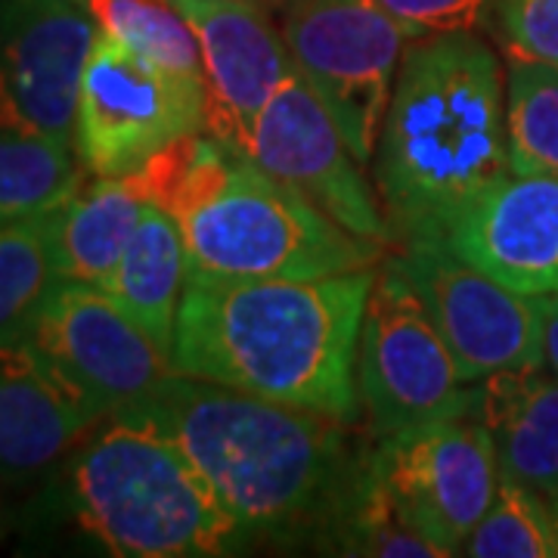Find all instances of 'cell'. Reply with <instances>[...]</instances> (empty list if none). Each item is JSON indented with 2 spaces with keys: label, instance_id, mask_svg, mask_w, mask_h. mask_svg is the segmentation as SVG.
Returning <instances> with one entry per match:
<instances>
[{
  "label": "cell",
  "instance_id": "cell-1",
  "mask_svg": "<svg viewBox=\"0 0 558 558\" xmlns=\"http://www.w3.org/2000/svg\"><path fill=\"white\" fill-rule=\"evenodd\" d=\"M143 407L186 450L242 537L332 553L373 469L357 422L174 373Z\"/></svg>",
  "mask_w": 558,
  "mask_h": 558
},
{
  "label": "cell",
  "instance_id": "cell-30",
  "mask_svg": "<svg viewBox=\"0 0 558 558\" xmlns=\"http://www.w3.org/2000/svg\"><path fill=\"white\" fill-rule=\"evenodd\" d=\"M258 3H264V7H270V10H279V7H282L286 0H258Z\"/></svg>",
  "mask_w": 558,
  "mask_h": 558
},
{
  "label": "cell",
  "instance_id": "cell-22",
  "mask_svg": "<svg viewBox=\"0 0 558 558\" xmlns=\"http://www.w3.org/2000/svg\"><path fill=\"white\" fill-rule=\"evenodd\" d=\"M102 35L171 78L202 87L199 40L171 0H81ZM205 94V90H202Z\"/></svg>",
  "mask_w": 558,
  "mask_h": 558
},
{
  "label": "cell",
  "instance_id": "cell-3",
  "mask_svg": "<svg viewBox=\"0 0 558 558\" xmlns=\"http://www.w3.org/2000/svg\"><path fill=\"white\" fill-rule=\"evenodd\" d=\"M369 168L398 245L444 236L459 208L509 174L497 50L475 32L410 40Z\"/></svg>",
  "mask_w": 558,
  "mask_h": 558
},
{
  "label": "cell",
  "instance_id": "cell-4",
  "mask_svg": "<svg viewBox=\"0 0 558 558\" xmlns=\"http://www.w3.org/2000/svg\"><path fill=\"white\" fill-rule=\"evenodd\" d=\"M131 178L178 220L186 277L314 279L376 267L379 242L360 240L295 186L211 134H186Z\"/></svg>",
  "mask_w": 558,
  "mask_h": 558
},
{
  "label": "cell",
  "instance_id": "cell-20",
  "mask_svg": "<svg viewBox=\"0 0 558 558\" xmlns=\"http://www.w3.org/2000/svg\"><path fill=\"white\" fill-rule=\"evenodd\" d=\"M75 140L0 131V227L57 208L78 190Z\"/></svg>",
  "mask_w": 558,
  "mask_h": 558
},
{
  "label": "cell",
  "instance_id": "cell-26",
  "mask_svg": "<svg viewBox=\"0 0 558 558\" xmlns=\"http://www.w3.org/2000/svg\"><path fill=\"white\" fill-rule=\"evenodd\" d=\"M410 38L478 32L497 16L499 0H379Z\"/></svg>",
  "mask_w": 558,
  "mask_h": 558
},
{
  "label": "cell",
  "instance_id": "cell-15",
  "mask_svg": "<svg viewBox=\"0 0 558 558\" xmlns=\"http://www.w3.org/2000/svg\"><path fill=\"white\" fill-rule=\"evenodd\" d=\"M440 240L521 295L558 292V178L502 174L459 208Z\"/></svg>",
  "mask_w": 558,
  "mask_h": 558
},
{
  "label": "cell",
  "instance_id": "cell-17",
  "mask_svg": "<svg viewBox=\"0 0 558 558\" xmlns=\"http://www.w3.org/2000/svg\"><path fill=\"white\" fill-rule=\"evenodd\" d=\"M475 416L497 447L499 475L558 494V376L546 366L509 369L475 381Z\"/></svg>",
  "mask_w": 558,
  "mask_h": 558
},
{
  "label": "cell",
  "instance_id": "cell-12",
  "mask_svg": "<svg viewBox=\"0 0 558 558\" xmlns=\"http://www.w3.org/2000/svg\"><path fill=\"white\" fill-rule=\"evenodd\" d=\"M28 341L102 416L149 400L178 373L174 360L90 282L60 279Z\"/></svg>",
  "mask_w": 558,
  "mask_h": 558
},
{
  "label": "cell",
  "instance_id": "cell-10",
  "mask_svg": "<svg viewBox=\"0 0 558 558\" xmlns=\"http://www.w3.org/2000/svg\"><path fill=\"white\" fill-rule=\"evenodd\" d=\"M400 270L425 301L469 385L543 366L539 295H521L462 260L440 236L398 245Z\"/></svg>",
  "mask_w": 558,
  "mask_h": 558
},
{
  "label": "cell",
  "instance_id": "cell-23",
  "mask_svg": "<svg viewBox=\"0 0 558 558\" xmlns=\"http://www.w3.org/2000/svg\"><path fill=\"white\" fill-rule=\"evenodd\" d=\"M506 137L512 174L558 178V65L509 57Z\"/></svg>",
  "mask_w": 558,
  "mask_h": 558
},
{
  "label": "cell",
  "instance_id": "cell-14",
  "mask_svg": "<svg viewBox=\"0 0 558 558\" xmlns=\"http://www.w3.org/2000/svg\"><path fill=\"white\" fill-rule=\"evenodd\" d=\"M100 25L81 0H28L0 50V131L75 140L81 81Z\"/></svg>",
  "mask_w": 558,
  "mask_h": 558
},
{
  "label": "cell",
  "instance_id": "cell-8",
  "mask_svg": "<svg viewBox=\"0 0 558 558\" xmlns=\"http://www.w3.org/2000/svg\"><path fill=\"white\" fill-rule=\"evenodd\" d=\"M205 131V94L171 78L119 40L97 35L84 65L75 149L100 178H128L165 146Z\"/></svg>",
  "mask_w": 558,
  "mask_h": 558
},
{
  "label": "cell",
  "instance_id": "cell-7",
  "mask_svg": "<svg viewBox=\"0 0 558 558\" xmlns=\"http://www.w3.org/2000/svg\"><path fill=\"white\" fill-rule=\"evenodd\" d=\"M279 28L295 72L363 165L376 156L410 35L379 0H286Z\"/></svg>",
  "mask_w": 558,
  "mask_h": 558
},
{
  "label": "cell",
  "instance_id": "cell-19",
  "mask_svg": "<svg viewBox=\"0 0 558 558\" xmlns=\"http://www.w3.org/2000/svg\"><path fill=\"white\" fill-rule=\"evenodd\" d=\"M146 196L137 180L100 178L81 180L78 190L50 211L53 258L60 279L106 286L128 242L137 230Z\"/></svg>",
  "mask_w": 558,
  "mask_h": 558
},
{
  "label": "cell",
  "instance_id": "cell-25",
  "mask_svg": "<svg viewBox=\"0 0 558 558\" xmlns=\"http://www.w3.org/2000/svg\"><path fill=\"white\" fill-rule=\"evenodd\" d=\"M494 20L509 57L558 65V0H499Z\"/></svg>",
  "mask_w": 558,
  "mask_h": 558
},
{
  "label": "cell",
  "instance_id": "cell-18",
  "mask_svg": "<svg viewBox=\"0 0 558 558\" xmlns=\"http://www.w3.org/2000/svg\"><path fill=\"white\" fill-rule=\"evenodd\" d=\"M186 274L190 267L178 220L146 202L137 230L102 292L171 357Z\"/></svg>",
  "mask_w": 558,
  "mask_h": 558
},
{
  "label": "cell",
  "instance_id": "cell-16",
  "mask_svg": "<svg viewBox=\"0 0 558 558\" xmlns=\"http://www.w3.org/2000/svg\"><path fill=\"white\" fill-rule=\"evenodd\" d=\"M32 341L0 344V481L22 484L69 457L102 422Z\"/></svg>",
  "mask_w": 558,
  "mask_h": 558
},
{
  "label": "cell",
  "instance_id": "cell-28",
  "mask_svg": "<svg viewBox=\"0 0 558 558\" xmlns=\"http://www.w3.org/2000/svg\"><path fill=\"white\" fill-rule=\"evenodd\" d=\"M25 3H28V0H0V50L7 47V40L13 35L22 10H25Z\"/></svg>",
  "mask_w": 558,
  "mask_h": 558
},
{
  "label": "cell",
  "instance_id": "cell-2",
  "mask_svg": "<svg viewBox=\"0 0 558 558\" xmlns=\"http://www.w3.org/2000/svg\"><path fill=\"white\" fill-rule=\"evenodd\" d=\"M376 267L314 279L186 277L174 369L360 422L357 344Z\"/></svg>",
  "mask_w": 558,
  "mask_h": 558
},
{
  "label": "cell",
  "instance_id": "cell-29",
  "mask_svg": "<svg viewBox=\"0 0 558 558\" xmlns=\"http://www.w3.org/2000/svg\"><path fill=\"white\" fill-rule=\"evenodd\" d=\"M549 509H553V527H556V556H558V494L549 497Z\"/></svg>",
  "mask_w": 558,
  "mask_h": 558
},
{
  "label": "cell",
  "instance_id": "cell-9",
  "mask_svg": "<svg viewBox=\"0 0 558 558\" xmlns=\"http://www.w3.org/2000/svg\"><path fill=\"white\" fill-rule=\"evenodd\" d=\"M373 462L407 524L447 556H462L499 487L487 425L475 413L432 418L376 438Z\"/></svg>",
  "mask_w": 558,
  "mask_h": 558
},
{
  "label": "cell",
  "instance_id": "cell-13",
  "mask_svg": "<svg viewBox=\"0 0 558 558\" xmlns=\"http://www.w3.org/2000/svg\"><path fill=\"white\" fill-rule=\"evenodd\" d=\"M199 40L205 134L245 153L260 109L295 72L282 28L258 0H171Z\"/></svg>",
  "mask_w": 558,
  "mask_h": 558
},
{
  "label": "cell",
  "instance_id": "cell-11",
  "mask_svg": "<svg viewBox=\"0 0 558 558\" xmlns=\"http://www.w3.org/2000/svg\"><path fill=\"white\" fill-rule=\"evenodd\" d=\"M245 156L267 174L295 186L348 233L385 248L398 245L376 183H369L363 171L366 165L351 153L339 124L299 72L282 81L260 109Z\"/></svg>",
  "mask_w": 558,
  "mask_h": 558
},
{
  "label": "cell",
  "instance_id": "cell-5",
  "mask_svg": "<svg viewBox=\"0 0 558 558\" xmlns=\"http://www.w3.org/2000/svg\"><path fill=\"white\" fill-rule=\"evenodd\" d=\"M69 499L81 527L112 556H227L245 539L196 462L143 403L106 416L72 450Z\"/></svg>",
  "mask_w": 558,
  "mask_h": 558
},
{
  "label": "cell",
  "instance_id": "cell-27",
  "mask_svg": "<svg viewBox=\"0 0 558 558\" xmlns=\"http://www.w3.org/2000/svg\"><path fill=\"white\" fill-rule=\"evenodd\" d=\"M539 332H543V366L558 376V292L539 295Z\"/></svg>",
  "mask_w": 558,
  "mask_h": 558
},
{
  "label": "cell",
  "instance_id": "cell-24",
  "mask_svg": "<svg viewBox=\"0 0 558 558\" xmlns=\"http://www.w3.org/2000/svg\"><path fill=\"white\" fill-rule=\"evenodd\" d=\"M462 556L472 558H553L556 527L549 497L534 487L499 475L494 502L462 543Z\"/></svg>",
  "mask_w": 558,
  "mask_h": 558
},
{
  "label": "cell",
  "instance_id": "cell-6",
  "mask_svg": "<svg viewBox=\"0 0 558 558\" xmlns=\"http://www.w3.org/2000/svg\"><path fill=\"white\" fill-rule=\"evenodd\" d=\"M360 410L373 438L440 416L475 413L478 385L462 379L425 301L400 270L381 260L366 299L357 344Z\"/></svg>",
  "mask_w": 558,
  "mask_h": 558
},
{
  "label": "cell",
  "instance_id": "cell-21",
  "mask_svg": "<svg viewBox=\"0 0 558 558\" xmlns=\"http://www.w3.org/2000/svg\"><path fill=\"white\" fill-rule=\"evenodd\" d=\"M50 211L0 227V344L28 341L40 307L60 282Z\"/></svg>",
  "mask_w": 558,
  "mask_h": 558
}]
</instances>
